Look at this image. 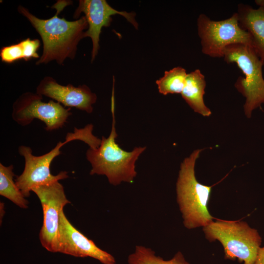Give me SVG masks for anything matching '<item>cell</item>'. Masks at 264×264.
Wrapping results in <instances>:
<instances>
[{
    "instance_id": "obj_1",
    "label": "cell",
    "mask_w": 264,
    "mask_h": 264,
    "mask_svg": "<svg viewBox=\"0 0 264 264\" xmlns=\"http://www.w3.org/2000/svg\"><path fill=\"white\" fill-rule=\"evenodd\" d=\"M69 2L58 1L55 4L56 13L48 19H40L25 7L18 6V12L29 21L42 39L43 53L36 62V65L47 64L54 61L63 65L66 59L75 58L78 45L84 38V32L88 28V24L84 16L73 21L58 17L59 13Z\"/></svg>"
},
{
    "instance_id": "obj_2",
    "label": "cell",
    "mask_w": 264,
    "mask_h": 264,
    "mask_svg": "<svg viewBox=\"0 0 264 264\" xmlns=\"http://www.w3.org/2000/svg\"><path fill=\"white\" fill-rule=\"evenodd\" d=\"M93 125L88 124L81 129L74 128L73 132H68L64 142H58L50 152L40 156L32 154L30 147L21 145L18 148L19 154L24 159V168L22 173L17 176L15 182L24 197L30 195L34 188L68 177L66 171H61L57 175L51 174L50 166L54 159L61 154L62 147L73 140H81L87 144L89 148L96 149L101 144V139L92 133Z\"/></svg>"
},
{
    "instance_id": "obj_3",
    "label": "cell",
    "mask_w": 264,
    "mask_h": 264,
    "mask_svg": "<svg viewBox=\"0 0 264 264\" xmlns=\"http://www.w3.org/2000/svg\"><path fill=\"white\" fill-rule=\"evenodd\" d=\"M114 98H111L112 115L111 129L108 137H102L98 148H89L86 152L87 160L91 165L90 175H105L109 183L114 186L122 182L132 183L136 177L135 162L146 147H135L131 152L123 150L116 142Z\"/></svg>"
},
{
    "instance_id": "obj_4",
    "label": "cell",
    "mask_w": 264,
    "mask_h": 264,
    "mask_svg": "<svg viewBox=\"0 0 264 264\" xmlns=\"http://www.w3.org/2000/svg\"><path fill=\"white\" fill-rule=\"evenodd\" d=\"M202 150H196L184 159L176 184L177 201L183 224L188 229L203 227L215 219L208 209L212 186L200 183L195 176L196 161Z\"/></svg>"
},
{
    "instance_id": "obj_5",
    "label": "cell",
    "mask_w": 264,
    "mask_h": 264,
    "mask_svg": "<svg viewBox=\"0 0 264 264\" xmlns=\"http://www.w3.org/2000/svg\"><path fill=\"white\" fill-rule=\"evenodd\" d=\"M203 230L210 242L218 240L221 243L225 259L254 264L262 238L257 230L246 222L217 219L203 227Z\"/></svg>"
},
{
    "instance_id": "obj_6",
    "label": "cell",
    "mask_w": 264,
    "mask_h": 264,
    "mask_svg": "<svg viewBox=\"0 0 264 264\" xmlns=\"http://www.w3.org/2000/svg\"><path fill=\"white\" fill-rule=\"evenodd\" d=\"M223 58L228 64H236L244 75V77L238 78L234 86L245 98L244 111L246 116L250 118L252 111L264 104V64L252 47L244 44L228 46Z\"/></svg>"
},
{
    "instance_id": "obj_7",
    "label": "cell",
    "mask_w": 264,
    "mask_h": 264,
    "mask_svg": "<svg viewBox=\"0 0 264 264\" xmlns=\"http://www.w3.org/2000/svg\"><path fill=\"white\" fill-rule=\"evenodd\" d=\"M197 27L201 51L210 57H223L226 47L233 44L251 46L250 35L241 27L237 12L221 21H213L200 14L197 19Z\"/></svg>"
},
{
    "instance_id": "obj_8",
    "label": "cell",
    "mask_w": 264,
    "mask_h": 264,
    "mask_svg": "<svg viewBox=\"0 0 264 264\" xmlns=\"http://www.w3.org/2000/svg\"><path fill=\"white\" fill-rule=\"evenodd\" d=\"M43 96L35 92H26L14 102L12 117L19 125L25 126L35 119L43 121L47 131L63 127L72 114L71 108H66L53 100L43 101Z\"/></svg>"
},
{
    "instance_id": "obj_9",
    "label": "cell",
    "mask_w": 264,
    "mask_h": 264,
    "mask_svg": "<svg viewBox=\"0 0 264 264\" xmlns=\"http://www.w3.org/2000/svg\"><path fill=\"white\" fill-rule=\"evenodd\" d=\"M39 198L43 211V223L39 234L43 247L51 252H57L61 213L70 203L64 187L59 181L32 189Z\"/></svg>"
},
{
    "instance_id": "obj_10",
    "label": "cell",
    "mask_w": 264,
    "mask_h": 264,
    "mask_svg": "<svg viewBox=\"0 0 264 264\" xmlns=\"http://www.w3.org/2000/svg\"><path fill=\"white\" fill-rule=\"evenodd\" d=\"M82 13L84 14L88 24V28L84 32V38L89 37L92 44L91 63L95 59L100 48L101 30L103 27L110 25L112 16L118 14L123 16L136 29H138V24L135 19V13L118 11L110 6L106 0H80L73 18L78 19Z\"/></svg>"
},
{
    "instance_id": "obj_11",
    "label": "cell",
    "mask_w": 264,
    "mask_h": 264,
    "mask_svg": "<svg viewBox=\"0 0 264 264\" xmlns=\"http://www.w3.org/2000/svg\"><path fill=\"white\" fill-rule=\"evenodd\" d=\"M57 252L76 257H89L103 264H116L112 255L99 248L74 227L66 217L64 210L60 218Z\"/></svg>"
},
{
    "instance_id": "obj_12",
    "label": "cell",
    "mask_w": 264,
    "mask_h": 264,
    "mask_svg": "<svg viewBox=\"0 0 264 264\" xmlns=\"http://www.w3.org/2000/svg\"><path fill=\"white\" fill-rule=\"evenodd\" d=\"M36 93L49 97L65 107L75 108L87 113L92 112L96 94L86 85L74 87L70 84L63 86L50 76L44 77L36 88Z\"/></svg>"
},
{
    "instance_id": "obj_13",
    "label": "cell",
    "mask_w": 264,
    "mask_h": 264,
    "mask_svg": "<svg viewBox=\"0 0 264 264\" xmlns=\"http://www.w3.org/2000/svg\"><path fill=\"white\" fill-rule=\"evenodd\" d=\"M237 13L241 27L250 35L251 46L264 64V9L240 3Z\"/></svg>"
},
{
    "instance_id": "obj_14",
    "label": "cell",
    "mask_w": 264,
    "mask_h": 264,
    "mask_svg": "<svg viewBox=\"0 0 264 264\" xmlns=\"http://www.w3.org/2000/svg\"><path fill=\"white\" fill-rule=\"evenodd\" d=\"M206 85L204 75L199 69H197L187 74L181 94L195 112L203 116H209L211 111L205 105L203 99Z\"/></svg>"
},
{
    "instance_id": "obj_15",
    "label": "cell",
    "mask_w": 264,
    "mask_h": 264,
    "mask_svg": "<svg viewBox=\"0 0 264 264\" xmlns=\"http://www.w3.org/2000/svg\"><path fill=\"white\" fill-rule=\"evenodd\" d=\"M13 165L8 166L0 163V195L19 207L26 209L29 203L14 180Z\"/></svg>"
},
{
    "instance_id": "obj_16",
    "label": "cell",
    "mask_w": 264,
    "mask_h": 264,
    "mask_svg": "<svg viewBox=\"0 0 264 264\" xmlns=\"http://www.w3.org/2000/svg\"><path fill=\"white\" fill-rule=\"evenodd\" d=\"M129 264H190L180 251L169 260H164L155 255L152 249L141 245H136L134 252L128 258Z\"/></svg>"
},
{
    "instance_id": "obj_17",
    "label": "cell",
    "mask_w": 264,
    "mask_h": 264,
    "mask_svg": "<svg viewBox=\"0 0 264 264\" xmlns=\"http://www.w3.org/2000/svg\"><path fill=\"white\" fill-rule=\"evenodd\" d=\"M187 74L186 70L180 66L165 71L164 76L156 81L159 92L164 95L181 93L185 85Z\"/></svg>"
},
{
    "instance_id": "obj_18",
    "label": "cell",
    "mask_w": 264,
    "mask_h": 264,
    "mask_svg": "<svg viewBox=\"0 0 264 264\" xmlns=\"http://www.w3.org/2000/svg\"><path fill=\"white\" fill-rule=\"evenodd\" d=\"M0 57L2 62L11 64L21 59L24 60L25 50L22 41L15 44L2 47Z\"/></svg>"
},
{
    "instance_id": "obj_19",
    "label": "cell",
    "mask_w": 264,
    "mask_h": 264,
    "mask_svg": "<svg viewBox=\"0 0 264 264\" xmlns=\"http://www.w3.org/2000/svg\"><path fill=\"white\" fill-rule=\"evenodd\" d=\"M22 42L25 49V61H27L32 58H40L38 50L40 46L41 42L39 39H31L27 38Z\"/></svg>"
},
{
    "instance_id": "obj_20",
    "label": "cell",
    "mask_w": 264,
    "mask_h": 264,
    "mask_svg": "<svg viewBox=\"0 0 264 264\" xmlns=\"http://www.w3.org/2000/svg\"><path fill=\"white\" fill-rule=\"evenodd\" d=\"M254 264H264V246L259 249Z\"/></svg>"
},
{
    "instance_id": "obj_21",
    "label": "cell",
    "mask_w": 264,
    "mask_h": 264,
    "mask_svg": "<svg viewBox=\"0 0 264 264\" xmlns=\"http://www.w3.org/2000/svg\"><path fill=\"white\" fill-rule=\"evenodd\" d=\"M0 223L1 222V219H2L3 218V216H4V213H5V211L4 210V204L3 202H0Z\"/></svg>"
},
{
    "instance_id": "obj_22",
    "label": "cell",
    "mask_w": 264,
    "mask_h": 264,
    "mask_svg": "<svg viewBox=\"0 0 264 264\" xmlns=\"http://www.w3.org/2000/svg\"><path fill=\"white\" fill-rule=\"evenodd\" d=\"M255 2L259 7H262L264 9V0H255Z\"/></svg>"
}]
</instances>
